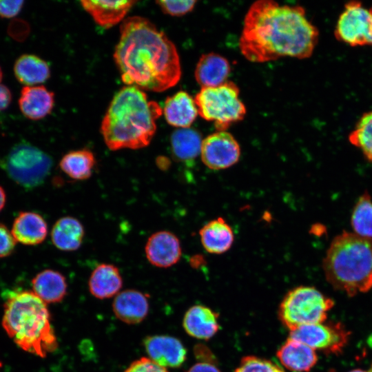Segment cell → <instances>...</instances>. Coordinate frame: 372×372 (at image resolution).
Segmentation results:
<instances>
[{
  "label": "cell",
  "mask_w": 372,
  "mask_h": 372,
  "mask_svg": "<svg viewBox=\"0 0 372 372\" xmlns=\"http://www.w3.org/2000/svg\"><path fill=\"white\" fill-rule=\"evenodd\" d=\"M276 355L282 364L293 371H309L318 361L314 349L290 338L279 348Z\"/></svg>",
  "instance_id": "d6986e66"
},
{
  "label": "cell",
  "mask_w": 372,
  "mask_h": 372,
  "mask_svg": "<svg viewBox=\"0 0 372 372\" xmlns=\"http://www.w3.org/2000/svg\"><path fill=\"white\" fill-rule=\"evenodd\" d=\"M11 233L16 242L25 245H37L45 239L48 225L40 214L23 211L14 219Z\"/></svg>",
  "instance_id": "e0dca14e"
},
{
  "label": "cell",
  "mask_w": 372,
  "mask_h": 372,
  "mask_svg": "<svg viewBox=\"0 0 372 372\" xmlns=\"http://www.w3.org/2000/svg\"><path fill=\"white\" fill-rule=\"evenodd\" d=\"M187 372H220L214 364L209 362H198L193 365Z\"/></svg>",
  "instance_id": "8d00e7d4"
},
{
  "label": "cell",
  "mask_w": 372,
  "mask_h": 372,
  "mask_svg": "<svg viewBox=\"0 0 372 372\" xmlns=\"http://www.w3.org/2000/svg\"><path fill=\"white\" fill-rule=\"evenodd\" d=\"M52 166V161L49 155L25 142L14 145L3 160V167L8 176L25 188L41 185Z\"/></svg>",
  "instance_id": "ba28073f"
},
{
  "label": "cell",
  "mask_w": 372,
  "mask_h": 372,
  "mask_svg": "<svg viewBox=\"0 0 372 372\" xmlns=\"http://www.w3.org/2000/svg\"><path fill=\"white\" fill-rule=\"evenodd\" d=\"M16 242L11 231L0 223V258L7 257L12 253Z\"/></svg>",
  "instance_id": "836d02e7"
},
{
  "label": "cell",
  "mask_w": 372,
  "mask_h": 372,
  "mask_svg": "<svg viewBox=\"0 0 372 372\" xmlns=\"http://www.w3.org/2000/svg\"><path fill=\"white\" fill-rule=\"evenodd\" d=\"M239 93L238 87L231 81L202 87L194 99L198 114L206 121H214L218 132L225 131L246 114Z\"/></svg>",
  "instance_id": "8992f818"
},
{
  "label": "cell",
  "mask_w": 372,
  "mask_h": 372,
  "mask_svg": "<svg viewBox=\"0 0 372 372\" xmlns=\"http://www.w3.org/2000/svg\"><path fill=\"white\" fill-rule=\"evenodd\" d=\"M350 143L359 148L372 162V111L365 113L349 137Z\"/></svg>",
  "instance_id": "f546056e"
},
{
  "label": "cell",
  "mask_w": 372,
  "mask_h": 372,
  "mask_svg": "<svg viewBox=\"0 0 372 372\" xmlns=\"http://www.w3.org/2000/svg\"><path fill=\"white\" fill-rule=\"evenodd\" d=\"M349 332L340 323H315L300 326L289 333L290 338L300 341L313 349L338 353L347 344Z\"/></svg>",
  "instance_id": "30bf717a"
},
{
  "label": "cell",
  "mask_w": 372,
  "mask_h": 372,
  "mask_svg": "<svg viewBox=\"0 0 372 372\" xmlns=\"http://www.w3.org/2000/svg\"><path fill=\"white\" fill-rule=\"evenodd\" d=\"M2 78H3V74H2V70H1V69L0 68V83H1V81L2 80Z\"/></svg>",
  "instance_id": "ab89813d"
},
{
  "label": "cell",
  "mask_w": 372,
  "mask_h": 372,
  "mask_svg": "<svg viewBox=\"0 0 372 372\" xmlns=\"http://www.w3.org/2000/svg\"><path fill=\"white\" fill-rule=\"evenodd\" d=\"M2 364H1V362H0V368L1 367Z\"/></svg>",
  "instance_id": "b9f144b4"
},
{
  "label": "cell",
  "mask_w": 372,
  "mask_h": 372,
  "mask_svg": "<svg viewBox=\"0 0 372 372\" xmlns=\"http://www.w3.org/2000/svg\"><path fill=\"white\" fill-rule=\"evenodd\" d=\"M17 79L25 86H34L46 81L50 76L49 65L43 59L25 54L19 56L14 65Z\"/></svg>",
  "instance_id": "484cf974"
},
{
  "label": "cell",
  "mask_w": 372,
  "mask_h": 372,
  "mask_svg": "<svg viewBox=\"0 0 372 372\" xmlns=\"http://www.w3.org/2000/svg\"><path fill=\"white\" fill-rule=\"evenodd\" d=\"M335 37L352 46L372 45V14L358 1L345 5L335 29Z\"/></svg>",
  "instance_id": "9c48e42d"
},
{
  "label": "cell",
  "mask_w": 372,
  "mask_h": 372,
  "mask_svg": "<svg viewBox=\"0 0 372 372\" xmlns=\"http://www.w3.org/2000/svg\"><path fill=\"white\" fill-rule=\"evenodd\" d=\"M24 1H0V17L3 18H12L17 16L21 11Z\"/></svg>",
  "instance_id": "e575fe53"
},
{
  "label": "cell",
  "mask_w": 372,
  "mask_h": 372,
  "mask_svg": "<svg viewBox=\"0 0 372 372\" xmlns=\"http://www.w3.org/2000/svg\"><path fill=\"white\" fill-rule=\"evenodd\" d=\"M112 309L116 318L122 322L129 324H138L148 314V298L146 294L139 291L127 289L115 296Z\"/></svg>",
  "instance_id": "5bb4252c"
},
{
  "label": "cell",
  "mask_w": 372,
  "mask_h": 372,
  "mask_svg": "<svg viewBox=\"0 0 372 372\" xmlns=\"http://www.w3.org/2000/svg\"><path fill=\"white\" fill-rule=\"evenodd\" d=\"M333 301L313 287L300 286L289 291L282 300L278 317L291 331L302 325L324 322Z\"/></svg>",
  "instance_id": "52a82bcc"
},
{
  "label": "cell",
  "mask_w": 372,
  "mask_h": 372,
  "mask_svg": "<svg viewBox=\"0 0 372 372\" xmlns=\"http://www.w3.org/2000/svg\"><path fill=\"white\" fill-rule=\"evenodd\" d=\"M370 11H371V14H372V8L370 9Z\"/></svg>",
  "instance_id": "7bdbcfd3"
},
{
  "label": "cell",
  "mask_w": 372,
  "mask_h": 372,
  "mask_svg": "<svg viewBox=\"0 0 372 372\" xmlns=\"http://www.w3.org/2000/svg\"><path fill=\"white\" fill-rule=\"evenodd\" d=\"M3 307L2 326L18 347L41 358L57 349L47 304L33 291L9 292Z\"/></svg>",
  "instance_id": "277c9868"
},
{
  "label": "cell",
  "mask_w": 372,
  "mask_h": 372,
  "mask_svg": "<svg viewBox=\"0 0 372 372\" xmlns=\"http://www.w3.org/2000/svg\"><path fill=\"white\" fill-rule=\"evenodd\" d=\"M33 292L45 303L61 302L67 293L68 285L65 276L59 271L45 269L32 280Z\"/></svg>",
  "instance_id": "cb8c5ba5"
},
{
  "label": "cell",
  "mask_w": 372,
  "mask_h": 372,
  "mask_svg": "<svg viewBox=\"0 0 372 372\" xmlns=\"http://www.w3.org/2000/svg\"><path fill=\"white\" fill-rule=\"evenodd\" d=\"M318 31L301 6L259 0L249 8L240 37L241 53L249 61L264 63L281 57H309Z\"/></svg>",
  "instance_id": "6da1fadb"
},
{
  "label": "cell",
  "mask_w": 372,
  "mask_h": 372,
  "mask_svg": "<svg viewBox=\"0 0 372 372\" xmlns=\"http://www.w3.org/2000/svg\"><path fill=\"white\" fill-rule=\"evenodd\" d=\"M148 358L165 368H177L185 361L187 350L177 338L169 335H152L143 341Z\"/></svg>",
  "instance_id": "7c38bea8"
},
{
  "label": "cell",
  "mask_w": 372,
  "mask_h": 372,
  "mask_svg": "<svg viewBox=\"0 0 372 372\" xmlns=\"http://www.w3.org/2000/svg\"><path fill=\"white\" fill-rule=\"evenodd\" d=\"M199 235L204 249L214 254L228 251L234 240L231 227L220 217L205 224L200 230Z\"/></svg>",
  "instance_id": "603a6c76"
},
{
  "label": "cell",
  "mask_w": 372,
  "mask_h": 372,
  "mask_svg": "<svg viewBox=\"0 0 372 372\" xmlns=\"http://www.w3.org/2000/svg\"><path fill=\"white\" fill-rule=\"evenodd\" d=\"M54 104V94L43 85L25 86L21 92L19 106L22 114L31 120L48 115Z\"/></svg>",
  "instance_id": "9a60e30c"
},
{
  "label": "cell",
  "mask_w": 372,
  "mask_h": 372,
  "mask_svg": "<svg viewBox=\"0 0 372 372\" xmlns=\"http://www.w3.org/2000/svg\"><path fill=\"white\" fill-rule=\"evenodd\" d=\"M170 142L172 153L180 161H192L200 154L201 136L189 127L174 131L171 135Z\"/></svg>",
  "instance_id": "4316f807"
},
{
  "label": "cell",
  "mask_w": 372,
  "mask_h": 372,
  "mask_svg": "<svg viewBox=\"0 0 372 372\" xmlns=\"http://www.w3.org/2000/svg\"><path fill=\"white\" fill-rule=\"evenodd\" d=\"M12 101V93L10 89L0 84V112L6 110Z\"/></svg>",
  "instance_id": "d590c367"
},
{
  "label": "cell",
  "mask_w": 372,
  "mask_h": 372,
  "mask_svg": "<svg viewBox=\"0 0 372 372\" xmlns=\"http://www.w3.org/2000/svg\"><path fill=\"white\" fill-rule=\"evenodd\" d=\"M351 225L354 234L372 240V199L369 193H363L354 205Z\"/></svg>",
  "instance_id": "f1b7e54d"
},
{
  "label": "cell",
  "mask_w": 372,
  "mask_h": 372,
  "mask_svg": "<svg viewBox=\"0 0 372 372\" xmlns=\"http://www.w3.org/2000/svg\"><path fill=\"white\" fill-rule=\"evenodd\" d=\"M123 286L119 269L114 265L102 263L92 272L88 281L90 293L99 299L116 296Z\"/></svg>",
  "instance_id": "44dd1931"
},
{
  "label": "cell",
  "mask_w": 372,
  "mask_h": 372,
  "mask_svg": "<svg viewBox=\"0 0 372 372\" xmlns=\"http://www.w3.org/2000/svg\"><path fill=\"white\" fill-rule=\"evenodd\" d=\"M6 203V194L2 188V187L0 186V211L3 208Z\"/></svg>",
  "instance_id": "74e56055"
},
{
  "label": "cell",
  "mask_w": 372,
  "mask_h": 372,
  "mask_svg": "<svg viewBox=\"0 0 372 372\" xmlns=\"http://www.w3.org/2000/svg\"><path fill=\"white\" fill-rule=\"evenodd\" d=\"M230 70V65L225 57L210 52L203 54L199 59L195 70V79L201 88L215 87L227 82Z\"/></svg>",
  "instance_id": "ac0fdd59"
},
{
  "label": "cell",
  "mask_w": 372,
  "mask_h": 372,
  "mask_svg": "<svg viewBox=\"0 0 372 372\" xmlns=\"http://www.w3.org/2000/svg\"><path fill=\"white\" fill-rule=\"evenodd\" d=\"M163 109L136 86L123 87L114 96L102 120L101 132L112 151L147 146L156 130Z\"/></svg>",
  "instance_id": "3957f363"
},
{
  "label": "cell",
  "mask_w": 372,
  "mask_h": 372,
  "mask_svg": "<svg viewBox=\"0 0 372 372\" xmlns=\"http://www.w3.org/2000/svg\"><path fill=\"white\" fill-rule=\"evenodd\" d=\"M183 325L190 336L202 340L211 338L219 329L217 314L203 305H195L189 309L185 314Z\"/></svg>",
  "instance_id": "7402d4cb"
},
{
  "label": "cell",
  "mask_w": 372,
  "mask_h": 372,
  "mask_svg": "<svg viewBox=\"0 0 372 372\" xmlns=\"http://www.w3.org/2000/svg\"><path fill=\"white\" fill-rule=\"evenodd\" d=\"M114 61L126 85L161 92L180 80L181 68L175 45L146 18L123 21Z\"/></svg>",
  "instance_id": "7a4b0ae2"
},
{
  "label": "cell",
  "mask_w": 372,
  "mask_h": 372,
  "mask_svg": "<svg viewBox=\"0 0 372 372\" xmlns=\"http://www.w3.org/2000/svg\"><path fill=\"white\" fill-rule=\"evenodd\" d=\"M136 1H81L82 7L97 24L111 28L123 21Z\"/></svg>",
  "instance_id": "2e32d148"
},
{
  "label": "cell",
  "mask_w": 372,
  "mask_h": 372,
  "mask_svg": "<svg viewBox=\"0 0 372 372\" xmlns=\"http://www.w3.org/2000/svg\"><path fill=\"white\" fill-rule=\"evenodd\" d=\"M367 372H372V364H371V366L369 370Z\"/></svg>",
  "instance_id": "60d3db41"
},
{
  "label": "cell",
  "mask_w": 372,
  "mask_h": 372,
  "mask_svg": "<svg viewBox=\"0 0 372 372\" xmlns=\"http://www.w3.org/2000/svg\"><path fill=\"white\" fill-rule=\"evenodd\" d=\"M163 111L167 122L180 128L189 127L198 114L194 99L185 91L168 97Z\"/></svg>",
  "instance_id": "ffe728a7"
},
{
  "label": "cell",
  "mask_w": 372,
  "mask_h": 372,
  "mask_svg": "<svg viewBox=\"0 0 372 372\" xmlns=\"http://www.w3.org/2000/svg\"><path fill=\"white\" fill-rule=\"evenodd\" d=\"M234 372H285L273 362L254 355L242 358Z\"/></svg>",
  "instance_id": "4dcf8cb0"
},
{
  "label": "cell",
  "mask_w": 372,
  "mask_h": 372,
  "mask_svg": "<svg viewBox=\"0 0 372 372\" xmlns=\"http://www.w3.org/2000/svg\"><path fill=\"white\" fill-rule=\"evenodd\" d=\"M84 235L83 225L78 219L64 216L54 223L51 231V239L57 249L72 251L81 246Z\"/></svg>",
  "instance_id": "d4e9b609"
},
{
  "label": "cell",
  "mask_w": 372,
  "mask_h": 372,
  "mask_svg": "<svg viewBox=\"0 0 372 372\" xmlns=\"http://www.w3.org/2000/svg\"><path fill=\"white\" fill-rule=\"evenodd\" d=\"M349 372H366V371H363L362 369H353V370H351V371H350Z\"/></svg>",
  "instance_id": "f35d334b"
},
{
  "label": "cell",
  "mask_w": 372,
  "mask_h": 372,
  "mask_svg": "<svg viewBox=\"0 0 372 372\" xmlns=\"http://www.w3.org/2000/svg\"><path fill=\"white\" fill-rule=\"evenodd\" d=\"M145 255L148 261L157 267L167 268L176 264L182 251L178 237L168 231L153 234L147 240Z\"/></svg>",
  "instance_id": "4fadbf2b"
},
{
  "label": "cell",
  "mask_w": 372,
  "mask_h": 372,
  "mask_svg": "<svg viewBox=\"0 0 372 372\" xmlns=\"http://www.w3.org/2000/svg\"><path fill=\"white\" fill-rule=\"evenodd\" d=\"M200 156L209 169H224L236 164L240 156V148L229 133L216 132L203 140Z\"/></svg>",
  "instance_id": "8fae6325"
},
{
  "label": "cell",
  "mask_w": 372,
  "mask_h": 372,
  "mask_svg": "<svg viewBox=\"0 0 372 372\" xmlns=\"http://www.w3.org/2000/svg\"><path fill=\"white\" fill-rule=\"evenodd\" d=\"M327 282L349 296L372 288V240L343 231L330 243L322 260Z\"/></svg>",
  "instance_id": "5b68a950"
},
{
  "label": "cell",
  "mask_w": 372,
  "mask_h": 372,
  "mask_svg": "<svg viewBox=\"0 0 372 372\" xmlns=\"http://www.w3.org/2000/svg\"><path fill=\"white\" fill-rule=\"evenodd\" d=\"M125 372H169L163 366L155 363L148 357L140 358L132 362Z\"/></svg>",
  "instance_id": "d6a6232c"
},
{
  "label": "cell",
  "mask_w": 372,
  "mask_h": 372,
  "mask_svg": "<svg viewBox=\"0 0 372 372\" xmlns=\"http://www.w3.org/2000/svg\"><path fill=\"white\" fill-rule=\"evenodd\" d=\"M156 3L164 13L180 17L192 11L196 1H157Z\"/></svg>",
  "instance_id": "1f68e13d"
},
{
  "label": "cell",
  "mask_w": 372,
  "mask_h": 372,
  "mask_svg": "<svg viewBox=\"0 0 372 372\" xmlns=\"http://www.w3.org/2000/svg\"><path fill=\"white\" fill-rule=\"evenodd\" d=\"M96 163L93 153L86 149L73 150L65 154L61 159V169L70 178L83 180L89 178Z\"/></svg>",
  "instance_id": "83f0119b"
}]
</instances>
